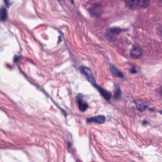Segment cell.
I'll use <instances>...</instances> for the list:
<instances>
[{
	"label": "cell",
	"mask_w": 162,
	"mask_h": 162,
	"mask_svg": "<svg viewBox=\"0 0 162 162\" xmlns=\"http://www.w3.org/2000/svg\"><path fill=\"white\" fill-rule=\"evenodd\" d=\"M143 50L142 47L138 44L133 45L130 51V57L133 59H138L142 56Z\"/></svg>",
	"instance_id": "cell-1"
},
{
	"label": "cell",
	"mask_w": 162,
	"mask_h": 162,
	"mask_svg": "<svg viewBox=\"0 0 162 162\" xmlns=\"http://www.w3.org/2000/svg\"><path fill=\"white\" fill-rule=\"evenodd\" d=\"M103 8L101 4L98 3H94L90 7L89 12L92 16L98 17L102 15L103 12Z\"/></svg>",
	"instance_id": "cell-2"
},
{
	"label": "cell",
	"mask_w": 162,
	"mask_h": 162,
	"mask_svg": "<svg viewBox=\"0 0 162 162\" xmlns=\"http://www.w3.org/2000/svg\"><path fill=\"white\" fill-rule=\"evenodd\" d=\"M125 4L130 10H136L139 7L138 0H125Z\"/></svg>",
	"instance_id": "cell-8"
},
{
	"label": "cell",
	"mask_w": 162,
	"mask_h": 162,
	"mask_svg": "<svg viewBox=\"0 0 162 162\" xmlns=\"http://www.w3.org/2000/svg\"><path fill=\"white\" fill-rule=\"evenodd\" d=\"M120 95H121V90L120 87L118 86H116L114 90V100H118L120 97Z\"/></svg>",
	"instance_id": "cell-13"
},
{
	"label": "cell",
	"mask_w": 162,
	"mask_h": 162,
	"mask_svg": "<svg viewBox=\"0 0 162 162\" xmlns=\"http://www.w3.org/2000/svg\"><path fill=\"white\" fill-rule=\"evenodd\" d=\"M77 101L78 103L79 110L81 112L85 111L89 107L88 104L83 100V96L82 94H79L77 97Z\"/></svg>",
	"instance_id": "cell-5"
},
{
	"label": "cell",
	"mask_w": 162,
	"mask_h": 162,
	"mask_svg": "<svg viewBox=\"0 0 162 162\" xmlns=\"http://www.w3.org/2000/svg\"><path fill=\"white\" fill-rule=\"evenodd\" d=\"M147 122L146 121V120H144V121L143 122V124L144 125H146L147 124Z\"/></svg>",
	"instance_id": "cell-15"
},
{
	"label": "cell",
	"mask_w": 162,
	"mask_h": 162,
	"mask_svg": "<svg viewBox=\"0 0 162 162\" xmlns=\"http://www.w3.org/2000/svg\"><path fill=\"white\" fill-rule=\"evenodd\" d=\"M135 103L137 109L140 111H144L148 107V106L147 103L145 102L142 101H136L135 102Z\"/></svg>",
	"instance_id": "cell-10"
},
{
	"label": "cell",
	"mask_w": 162,
	"mask_h": 162,
	"mask_svg": "<svg viewBox=\"0 0 162 162\" xmlns=\"http://www.w3.org/2000/svg\"><path fill=\"white\" fill-rule=\"evenodd\" d=\"M106 120V118L103 115H98V116H94V117H91V118H88L86 119V122L88 123H90L92 122H94L95 123L102 124L104 123Z\"/></svg>",
	"instance_id": "cell-6"
},
{
	"label": "cell",
	"mask_w": 162,
	"mask_h": 162,
	"mask_svg": "<svg viewBox=\"0 0 162 162\" xmlns=\"http://www.w3.org/2000/svg\"><path fill=\"white\" fill-rule=\"evenodd\" d=\"M130 72H131V73L132 74L136 73L137 72L136 69L135 68H133L131 69H130Z\"/></svg>",
	"instance_id": "cell-14"
},
{
	"label": "cell",
	"mask_w": 162,
	"mask_h": 162,
	"mask_svg": "<svg viewBox=\"0 0 162 162\" xmlns=\"http://www.w3.org/2000/svg\"><path fill=\"white\" fill-rule=\"evenodd\" d=\"M121 31V29L119 28H112L107 30L106 33V37L109 41H114L116 40V35H118Z\"/></svg>",
	"instance_id": "cell-4"
},
{
	"label": "cell",
	"mask_w": 162,
	"mask_h": 162,
	"mask_svg": "<svg viewBox=\"0 0 162 162\" xmlns=\"http://www.w3.org/2000/svg\"><path fill=\"white\" fill-rule=\"evenodd\" d=\"M81 72L85 75L86 79L92 85L95 84L96 81L94 79L93 74L90 69L88 67H85V66H81L80 68Z\"/></svg>",
	"instance_id": "cell-3"
},
{
	"label": "cell",
	"mask_w": 162,
	"mask_h": 162,
	"mask_svg": "<svg viewBox=\"0 0 162 162\" xmlns=\"http://www.w3.org/2000/svg\"><path fill=\"white\" fill-rule=\"evenodd\" d=\"M93 86L96 89H97L98 92H100V94H101V95L104 97L106 100L109 101L111 99L112 97L111 94V93H109L108 91H107V90H106L105 89H103L101 86H99L96 84L93 85Z\"/></svg>",
	"instance_id": "cell-7"
},
{
	"label": "cell",
	"mask_w": 162,
	"mask_h": 162,
	"mask_svg": "<svg viewBox=\"0 0 162 162\" xmlns=\"http://www.w3.org/2000/svg\"><path fill=\"white\" fill-rule=\"evenodd\" d=\"M7 18V12L5 8L0 7V21H5Z\"/></svg>",
	"instance_id": "cell-11"
},
{
	"label": "cell",
	"mask_w": 162,
	"mask_h": 162,
	"mask_svg": "<svg viewBox=\"0 0 162 162\" xmlns=\"http://www.w3.org/2000/svg\"><path fill=\"white\" fill-rule=\"evenodd\" d=\"M110 71L112 74L114 76L118 78H123L124 74L123 73L120 72L116 67H114L113 65H111L110 66Z\"/></svg>",
	"instance_id": "cell-9"
},
{
	"label": "cell",
	"mask_w": 162,
	"mask_h": 162,
	"mask_svg": "<svg viewBox=\"0 0 162 162\" xmlns=\"http://www.w3.org/2000/svg\"><path fill=\"white\" fill-rule=\"evenodd\" d=\"M138 5L142 8L148 7L150 5V0H138Z\"/></svg>",
	"instance_id": "cell-12"
}]
</instances>
